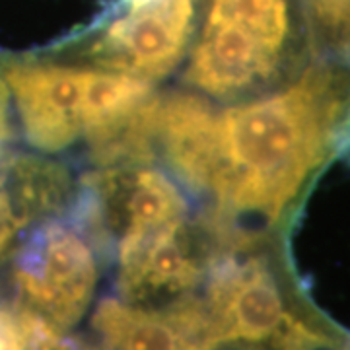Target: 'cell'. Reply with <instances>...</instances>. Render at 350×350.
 I'll return each instance as SVG.
<instances>
[{
  "instance_id": "8992f818",
  "label": "cell",
  "mask_w": 350,
  "mask_h": 350,
  "mask_svg": "<svg viewBox=\"0 0 350 350\" xmlns=\"http://www.w3.org/2000/svg\"><path fill=\"white\" fill-rule=\"evenodd\" d=\"M92 329L98 350H187L167 308L105 298L94 312Z\"/></svg>"
},
{
  "instance_id": "6da1fadb",
  "label": "cell",
  "mask_w": 350,
  "mask_h": 350,
  "mask_svg": "<svg viewBox=\"0 0 350 350\" xmlns=\"http://www.w3.org/2000/svg\"><path fill=\"white\" fill-rule=\"evenodd\" d=\"M350 152V64L315 59L259 96L216 107L204 222L224 241L267 239L313 175Z\"/></svg>"
},
{
  "instance_id": "277c9868",
  "label": "cell",
  "mask_w": 350,
  "mask_h": 350,
  "mask_svg": "<svg viewBox=\"0 0 350 350\" xmlns=\"http://www.w3.org/2000/svg\"><path fill=\"white\" fill-rule=\"evenodd\" d=\"M100 243L72 214L63 213L25 228L4 271L2 296L57 331L80 323L94 304L100 280Z\"/></svg>"
},
{
  "instance_id": "5b68a950",
  "label": "cell",
  "mask_w": 350,
  "mask_h": 350,
  "mask_svg": "<svg viewBox=\"0 0 350 350\" xmlns=\"http://www.w3.org/2000/svg\"><path fill=\"white\" fill-rule=\"evenodd\" d=\"M202 0H115L55 53L156 84L187 57Z\"/></svg>"
},
{
  "instance_id": "7a4b0ae2",
  "label": "cell",
  "mask_w": 350,
  "mask_h": 350,
  "mask_svg": "<svg viewBox=\"0 0 350 350\" xmlns=\"http://www.w3.org/2000/svg\"><path fill=\"white\" fill-rule=\"evenodd\" d=\"M18 131L43 154L86 146L121 125L154 94V84L92 64H68L53 51H0Z\"/></svg>"
},
{
  "instance_id": "9c48e42d",
  "label": "cell",
  "mask_w": 350,
  "mask_h": 350,
  "mask_svg": "<svg viewBox=\"0 0 350 350\" xmlns=\"http://www.w3.org/2000/svg\"><path fill=\"white\" fill-rule=\"evenodd\" d=\"M333 350H350V340L349 342H345V345H340V347H337V349Z\"/></svg>"
},
{
  "instance_id": "ba28073f",
  "label": "cell",
  "mask_w": 350,
  "mask_h": 350,
  "mask_svg": "<svg viewBox=\"0 0 350 350\" xmlns=\"http://www.w3.org/2000/svg\"><path fill=\"white\" fill-rule=\"evenodd\" d=\"M222 350V349H218ZM224 350H259L253 349V347H241V345H232V347H224Z\"/></svg>"
},
{
  "instance_id": "3957f363",
  "label": "cell",
  "mask_w": 350,
  "mask_h": 350,
  "mask_svg": "<svg viewBox=\"0 0 350 350\" xmlns=\"http://www.w3.org/2000/svg\"><path fill=\"white\" fill-rule=\"evenodd\" d=\"M310 47L301 0H202L183 84L239 101L296 76Z\"/></svg>"
},
{
  "instance_id": "52a82bcc",
  "label": "cell",
  "mask_w": 350,
  "mask_h": 350,
  "mask_svg": "<svg viewBox=\"0 0 350 350\" xmlns=\"http://www.w3.org/2000/svg\"><path fill=\"white\" fill-rule=\"evenodd\" d=\"M315 59L350 64V0H301Z\"/></svg>"
}]
</instances>
